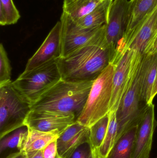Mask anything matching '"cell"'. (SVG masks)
I'll use <instances>...</instances> for the list:
<instances>
[{"instance_id": "4fadbf2b", "label": "cell", "mask_w": 157, "mask_h": 158, "mask_svg": "<svg viewBox=\"0 0 157 158\" xmlns=\"http://www.w3.org/2000/svg\"><path fill=\"white\" fill-rule=\"evenodd\" d=\"M157 126L155 105H147L138 125L131 158H149L154 132Z\"/></svg>"}, {"instance_id": "44dd1931", "label": "cell", "mask_w": 157, "mask_h": 158, "mask_svg": "<svg viewBox=\"0 0 157 158\" xmlns=\"http://www.w3.org/2000/svg\"><path fill=\"white\" fill-rule=\"evenodd\" d=\"M28 133L27 127L23 126L2 138L0 142V153L2 154L6 149L13 148L21 151Z\"/></svg>"}, {"instance_id": "52a82bcc", "label": "cell", "mask_w": 157, "mask_h": 158, "mask_svg": "<svg viewBox=\"0 0 157 158\" xmlns=\"http://www.w3.org/2000/svg\"><path fill=\"white\" fill-rule=\"evenodd\" d=\"M60 21L62 24L61 57H65L84 46L106 44V24L94 28H80L76 25L74 21L63 12Z\"/></svg>"}, {"instance_id": "9a60e30c", "label": "cell", "mask_w": 157, "mask_h": 158, "mask_svg": "<svg viewBox=\"0 0 157 158\" xmlns=\"http://www.w3.org/2000/svg\"><path fill=\"white\" fill-rule=\"evenodd\" d=\"M141 100L153 104V91L157 75V52L143 55L141 64Z\"/></svg>"}, {"instance_id": "30bf717a", "label": "cell", "mask_w": 157, "mask_h": 158, "mask_svg": "<svg viewBox=\"0 0 157 158\" xmlns=\"http://www.w3.org/2000/svg\"><path fill=\"white\" fill-rule=\"evenodd\" d=\"M128 6V0H113L110 8L105 29V42L111 53V62L126 31Z\"/></svg>"}, {"instance_id": "4dcf8cb0", "label": "cell", "mask_w": 157, "mask_h": 158, "mask_svg": "<svg viewBox=\"0 0 157 158\" xmlns=\"http://www.w3.org/2000/svg\"><path fill=\"white\" fill-rule=\"evenodd\" d=\"M22 151H19L18 152H15V153H13L10 154L9 156H7L6 158H16L20 156L22 154Z\"/></svg>"}, {"instance_id": "6da1fadb", "label": "cell", "mask_w": 157, "mask_h": 158, "mask_svg": "<svg viewBox=\"0 0 157 158\" xmlns=\"http://www.w3.org/2000/svg\"><path fill=\"white\" fill-rule=\"evenodd\" d=\"M94 81H66L61 79L30 106L31 110L71 115L77 121L84 110Z\"/></svg>"}, {"instance_id": "2e32d148", "label": "cell", "mask_w": 157, "mask_h": 158, "mask_svg": "<svg viewBox=\"0 0 157 158\" xmlns=\"http://www.w3.org/2000/svg\"><path fill=\"white\" fill-rule=\"evenodd\" d=\"M157 15V7L129 41L125 47L124 54L130 49L139 52L142 54H145L152 39L156 33L155 26Z\"/></svg>"}, {"instance_id": "484cf974", "label": "cell", "mask_w": 157, "mask_h": 158, "mask_svg": "<svg viewBox=\"0 0 157 158\" xmlns=\"http://www.w3.org/2000/svg\"><path fill=\"white\" fill-rule=\"evenodd\" d=\"M91 147L88 143H84L77 148L69 158H89Z\"/></svg>"}, {"instance_id": "836d02e7", "label": "cell", "mask_w": 157, "mask_h": 158, "mask_svg": "<svg viewBox=\"0 0 157 158\" xmlns=\"http://www.w3.org/2000/svg\"><path fill=\"white\" fill-rule=\"evenodd\" d=\"M155 31L156 32H157V15L156 17V19L155 24Z\"/></svg>"}, {"instance_id": "7a4b0ae2", "label": "cell", "mask_w": 157, "mask_h": 158, "mask_svg": "<svg viewBox=\"0 0 157 158\" xmlns=\"http://www.w3.org/2000/svg\"><path fill=\"white\" fill-rule=\"evenodd\" d=\"M106 44L84 46L57 60L62 79L66 81H95L111 62Z\"/></svg>"}, {"instance_id": "5b68a950", "label": "cell", "mask_w": 157, "mask_h": 158, "mask_svg": "<svg viewBox=\"0 0 157 158\" xmlns=\"http://www.w3.org/2000/svg\"><path fill=\"white\" fill-rule=\"evenodd\" d=\"M31 110L28 103L15 89L12 82L0 87V138L24 125Z\"/></svg>"}, {"instance_id": "e0dca14e", "label": "cell", "mask_w": 157, "mask_h": 158, "mask_svg": "<svg viewBox=\"0 0 157 158\" xmlns=\"http://www.w3.org/2000/svg\"><path fill=\"white\" fill-rule=\"evenodd\" d=\"M113 0H103L87 15L75 22L81 29L98 27L107 24L110 8Z\"/></svg>"}, {"instance_id": "4316f807", "label": "cell", "mask_w": 157, "mask_h": 158, "mask_svg": "<svg viewBox=\"0 0 157 158\" xmlns=\"http://www.w3.org/2000/svg\"><path fill=\"white\" fill-rule=\"evenodd\" d=\"M57 140L52 142L42 150L44 158H54L58 153Z\"/></svg>"}, {"instance_id": "7c38bea8", "label": "cell", "mask_w": 157, "mask_h": 158, "mask_svg": "<svg viewBox=\"0 0 157 158\" xmlns=\"http://www.w3.org/2000/svg\"><path fill=\"white\" fill-rule=\"evenodd\" d=\"M62 24L58 21L40 47L29 59L24 71H30L58 60L61 56Z\"/></svg>"}, {"instance_id": "8992f818", "label": "cell", "mask_w": 157, "mask_h": 158, "mask_svg": "<svg viewBox=\"0 0 157 158\" xmlns=\"http://www.w3.org/2000/svg\"><path fill=\"white\" fill-rule=\"evenodd\" d=\"M142 60L116 112L118 125L116 141L128 130L138 125L147 106H142L141 100Z\"/></svg>"}, {"instance_id": "603a6c76", "label": "cell", "mask_w": 157, "mask_h": 158, "mask_svg": "<svg viewBox=\"0 0 157 158\" xmlns=\"http://www.w3.org/2000/svg\"><path fill=\"white\" fill-rule=\"evenodd\" d=\"M109 115V121L108 130L102 145L100 149V154L101 158L107 157L117 140L118 125L116 112L110 111Z\"/></svg>"}, {"instance_id": "f1b7e54d", "label": "cell", "mask_w": 157, "mask_h": 158, "mask_svg": "<svg viewBox=\"0 0 157 158\" xmlns=\"http://www.w3.org/2000/svg\"><path fill=\"white\" fill-rule=\"evenodd\" d=\"M25 153L27 158H44L42 150Z\"/></svg>"}, {"instance_id": "d590c367", "label": "cell", "mask_w": 157, "mask_h": 158, "mask_svg": "<svg viewBox=\"0 0 157 158\" xmlns=\"http://www.w3.org/2000/svg\"><path fill=\"white\" fill-rule=\"evenodd\" d=\"M156 158H157V157Z\"/></svg>"}, {"instance_id": "9c48e42d", "label": "cell", "mask_w": 157, "mask_h": 158, "mask_svg": "<svg viewBox=\"0 0 157 158\" xmlns=\"http://www.w3.org/2000/svg\"><path fill=\"white\" fill-rule=\"evenodd\" d=\"M157 7V0L129 1L126 31L116 48L112 63L117 61L124 54V49L129 41Z\"/></svg>"}, {"instance_id": "7402d4cb", "label": "cell", "mask_w": 157, "mask_h": 158, "mask_svg": "<svg viewBox=\"0 0 157 158\" xmlns=\"http://www.w3.org/2000/svg\"><path fill=\"white\" fill-rule=\"evenodd\" d=\"M109 121L108 113L89 128V143L92 149L100 151L107 133Z\"/></svg>"}, {"instance_id": "5bb4252c", "label": "cell", "mask_w": 157, "mask_h": 158, "mask_svg": "<svg viewBox=\"0 0 157 158\" xmlns=\"http://www.w3.org/2000/svg\"><path fill=\"white\" fill-rule=\"evenodd\" d=\"M90 128L77 121L68 127L57 139V151L62 158H69L74 151L84 143H89Z\"/></svg>"}, {"instance_id": "83f0119b", "label": "cell", "mask_w": 157, "mask_h": 158, "mask_svg": "<svg viewBox=\"0 0 157 158\" xmlns=\"http://www.w3.org/2000/svg\"><path fill=\"white\" fill-rule=\"evenodd\" d=\"M157 52V32L152 39L149 44L145 54H147L155 53Z\"/></svg>"}, {"instance_id": "d6a6232c", "label": "cell", "mask_w": 157, "mask_h": 158, "mask_svg": "<svg viewBox=\"0 0 157 158\" xmlns=\"http://www.w3.org/2000/svg\"><path fill=\"white\" fill-rule=\"evenodd\" d=\"M16 158H27V157L26 156V153L22 152V154Z\"/></svg>"}, {"instance_id": "e575fe53", "label": "cell", "mask_w": 157, "mask_h": 158, "mask_svg": "<svg viewBox=\"0 0 157 158\" xmlns=\"http://www.w3.org/2000/svg\"><path fill=\"white\" fill-rule=\"evenodd\" d=\"M62 158L61 157V156H60V155L58 154V153H57V155H56V156H55V158Z\"/></svg>"}, {"instance_id": "277c9868", "label": "cell", "mask_w": 157, "mask_h": 158, "mask_svg": "<svg viewBox=\"0 0 157 158\" xmlns=\"http://www.w3.org/2000/svg\"><path fill=\"white\" fill-rule=\"evenodd\" d=\"M62 79L57 60L45 64L19 76L12 85L30 105Z\"/></svg>"}, {"instance_id": "ffe728a7", "label": "cell", "mask_w": 157, "mask_h": 158, "mask_svg": "<svg viewBox=\"0 0 157 158\" xmlns=\"http://www.w3.org/2000/svg\"><path fill=\"white\" fill-rule=\"evenodd\" d=\"M103 0H64L63 12L77 21L94 10Z\"/></svg>"}, {"instance_id": "d4e9b609", "label": "cell", "mask_w": 157, "mask_h": 158, "mask_svg": "<svg viewBox=\"0 0 157 158\" xmlns=\"http://www.w3.org/2000/svg\"><path fill=\"white\" fill-rule=\"evenodd\" d=\"M12 68L7 53L2 44H0V87L12 82Z\"/></svg>"}, {"instance_id": "8fae6325", "label": "cell", "mask_w": 157, "mask_h": 158, "mask_svg": "<svg viewBox=\"0 0 157 158\" xmlns=\"http://www.w3.org/2000/svg\"><path fill=\"white\" fill-rule=\"evenodd\" d=\"M77 122L74 116L48 111L30 110L24 125L28 128L60 135Z\"/></svg>"}, {"instance_id": "d6986e66", "label": "cell", "mask_w": 157, "mask_h": 158, "mask_svg": "<svg viewBox=\"0 0 157 158\" xmlns=\"http://www.w3.org/2000/svg\"><path fill=\"white\" fill-rule=\"evenodd\" d=\"M138 125L124 134L114 144L106 158H131Z\"/></svg>"}, {"instance_id": "3957f363", "label": "cell", "mask_w": 157, "mask_h": 158, "mask_svg": "<svg viewBox=\"0 0 157 158\" xmlns=\"http://www.w3.org/2000/svg\"><path fill=\"white\" fill-rule=\"evenodd\" d=\"M115 65L110 64L94 81L77 122L90 128L110 112Z\"/></svg>"}, {"instance_id": "1f68e13d", "label": "cell", "mask_w": 157, "mask_h": 158, "mask_svg": "<svg viewBox=\"0 0 157 158\" xmlns=\"http://www.w3.org/2000/svg\"><path fill=\"white\" fill-rule=\"evenodd\" d=\"M157 94V75L156 79L155 82V85H154V88L153 91V98L154 99L156 95Z\"/></svg>"}, {"instance_id": "ba28073f", "label": "cell", "mask_w": 157, "mask_h": 158, "mask_svg": "<svg viewBox=\"0 0 157 158\" xmlns=\"http://www.w3.org/2000/svg\"><path fill=\"white\" fill-rule=\"evenodd\" d=\"M143 55L133 50H127L114 64L115 71L110 111L116 112L129 88Z\"/></svg>"}, {"instance_id": "cb8c5ba5", "label": "cell", "mask_w": 157, "mask_h": 158, "mask_svg": "<svg viewBox=\"0 0 157 158\" xmlns=\"http://www.w3.org/2000/svg\"><path fill=\"white\" fill-rule=\"evenodd\" d=\"M20 18V14L13 0H0L1 26L16 24Z\"/></svg>"}, {"instance_id": "ac0fdd59", "label": "cell", "mask_w": 157, "mask_h": 158, "mask_svg": "<svg viewBox=\"0 0 157 158\" xmlns=\"http://www.w3.org/2000/svg\"><path fill=\"white\" fill-rule=\"evenodd\" d=\"M28 129L27 136L21 151L24 153L42 150L50 143L56 141L59 135L49 132Z\"/></svg>"}, {"instance_id": "f546056e", "label": "cell", "mask_w": 157, "mask_h": 158, "mask_svg": "<svg viewBox=\"0 0 157 158\" xmlns=\"http://www.w3.org/2000/svg\"><path fill=\"white\" fill-rule=\"evenodd\" d=\"M89 158H101L99 150L91 148V153Z\"/></svg>"}]
</instances>
